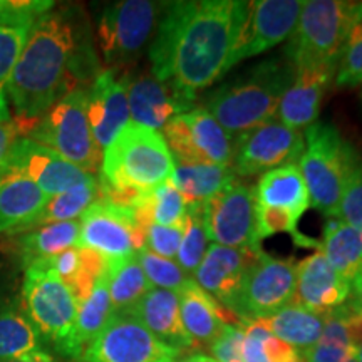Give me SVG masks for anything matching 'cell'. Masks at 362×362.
Here are the masks:
<instances>
[{
	"instance_id": "cell-28",
	"label": "cell",
	"mask_w": 362,
	"mask_h": 362,
	"mask_svg": "<svg viewBox=\"0 0 362 362\" xmlns=\"http://www.w3.org/2000/svg\"><path fill=\"white\" fill-rule=\"evenodd\" d=\"M112 312L115 310H112L110 288H107V277L104 275L96 284L88 300L79 305L74 327L66 337V341L57 347L59 354L67 357V359L81 362V357H83L88 344L101 332Z\"/></svg>"
},
{
	"instance_id": "cell-52",
	"label": "cell",
	"mask_w": 362,
	"mask_h": 362,
	"mask_svg": "<svg viewBox=\"0 0 362 362\" xmlns=\"http://www.w3.org/2000/svg\"><path fill=\"white\" fill-rule=\"evenodd\" d=\"M357 361L362 362V344L359 347H357Z\"/></svg>"
},
{
	"instance_id": "cell-42",
	"label": "cell",
	"mask_w": 362,
	"mask_h": 362,
	"mask_svg": "<svg viewBox=\"0 0 362 362\" xmlns=\"http://www.w3.org/2000/svg\"><path fill=\"white\" fill-rule=\"evenodd\" d=\"M185 235L183 226H161L153 223L146 232V245L149 252L156 253V255L165 257V259L173 260L178 255L181 240Z\"/></svg>"
},
{
	"instance_id": "cell-27",
	"label": "cell",
	"mask_w": 362,
	"mask_h": 362,
	"mask_svg": "<svg viewBox=\"0 0 362 362\" xmlns=\"http://www.w3.org/2000/svg\"><path fill=\"white\" fill-rule=\"evenodd\" d=\"M255 200L259 206L288 211L300 220L310 208V197L298 165L267 171L255 187Z\"/></svg>"
},
{
	"instance_id": "cell-23",
	"label": "cell",
	"mask_w": 362,
	"mask_h": 362,
	"mask_svg": "<svg viewBox=\"0 0 362 362\" xmlns=\"http://www.w3.org/2000/svg\"><path fill=\"white\" fill-rule=\"evenodd\" d=\"M181 322L194 342L210 346L223 332L225 325H243L242 320L216 302L192 279L178 292Z\"/></svg>"
},
{
	"instance_id": "cell-29",
	"label": "cell",
	"mask_w": 362,
	"mask_h": 362,
	"mask_svg": "<svg viewBox=\"0 0 362 362\" xmlns=\"http://www.w3.org/2000/svg\"><path fill=\"white\" fill-rule=\"evenodd\" d=\"M79 230V220L39 226L17 235L13 240V252L19 257L24 269H27L34 262L51 259L67 248L78 247Z\"/></svg>"
},
{
	"instance_id": "cell-40",
	"label": "cell",
	"mask_w": 362,
	"mask_h": 362,
	"mask_svg": "<svg viewBox=\"0 0 362 362\" xmlns=\"http://www.w3.org/2000/svg\"><path fill=\"white\" fill-rule=\"evenodd\" d=\"M339 218L362 232V158L354 153L339 205Z\"/></svg>"
},
{
	"instance_id": "cell-1",
	"label": "cell",
	"mask_w": 362,
	"mask_h": 362,
	"mask_svg": "<svg viewBox=\"0 0 362 362\" xmlns=\"http://www.w3.org/2000/svg\"><path fill=\"white\" fill-rule=\"evenodd\" d=\"M247 12L248 2L242 0L161 4L149 45L153 76L194 103L198 90L228 72Z\"/></svg>"
},
{
	"instance_id": "cell-10",
	"label": "cell",
	"mask_w": 362,
	"mask_h": 362,
	"mask_svg": "<svg viewBox=\"0 0 362 362\" xmlns=\"http://www.w3.org/2000/svg\"><path fill=\"white\" fill-rule=\"evenodd\" d=\"M181 352L161 342L129 310L112 312L81 362H176Z\"/></svg>"
},
{
	"instance_id": "cell-33",
	"label": "cell",
	"mask_w": 362,
	"mask_h": 362,
	"mask_svg": "<svg viewBox=\"0 0 362 362\" xmlns=\"http://www.w3.org/2000/svg\"><path fill=\"white\" fill-rule=\"evenodd\" d=\"M107 288L112 310L124 312L131 310L136 302L146 293L153 285L148 282L146 275L139 265L138 255L126 257V259L107 260Z\"/></svg>"
},
{
	"instance_id": "cell-32",
	"label": "cell",
	"mask_w": 362,
	"mask_h": 362,
	"mask_svg": "<svg viewBox=\"0 0 362 362\" xmlns=\"http://www.w3.org/2000/svg\"><path fill=\"white\" fill-rule=\"evenodd\" d=\"M238 176L232 166L223 165H175L170 181L183 194L187 203H205L220 193Z\"/></svg>"
},
{
	"instance_id": "cell-54",
	"label": "cell",
	"mask_w": 362,
	"mask_h": 362,
	"mask_svg": "<svg viewBox=\"0 0 362 362\" xmlns=\"http://www.w3.org/2000/svg\"><path fill=\"white\" fill-rule=\"evenodd\" d=\"M302 362H304V361H302Z\"/></svg>"
},
{
	"instance_id": "cell-21",
	"label": "cell",
	"mask_w": 362,
	"mask_h": 362,
	"mask_svg": "<svg viewBox=\"0 0 362 362\" xmlns=\"http://www.w3.org/2000/svg\"><path fill=\"white\" fill-rule=\"evenodd\" d=\"M351 284L334 270L322 252L297 264L296 304L315 314H327L349 300Z\"/></svg>"
},
{
	"instance_id": "cell-22",
	"label": "cell",
	"mask_w": 362,
	"mask_h": 362,
	"mask_svg": "<svg viewBox=\"0 0 362 362\" xmlns=\"http://www.w3.org/2000/svg\"><path fill=\"white\" fill-rule=\"evenodd\" d=\"M129 312L138 317L149 332L170 347L180 352L197 347V342L189 337L181 322L180 297L176 292L156 287L149 288Z\"/></svg>"
},
{
	"instance_id": "cell-19",
	"label": "cell",
	"mask_w": 362,
	"mask_h": 362,
	"mask_svg": "<svg viewBox=\"0 0 362 362\" xmlns=\"http://www.w3.org/2000/svg\"><path fill=\"white\" fill-rule=\"evenodd\" d=\"M262 252V248H230L214 243L208 247L193 280L216 302L232 310L245 275Z\"/></svg>"
},
{
	"instance_id": "cell-2",
	"label": "cell",
	"mask_w": 362,
	"mask_h": 362,
	"mask_svg": "<svg viewBox=\"0 0 362 362\" xmlns=\"http://www.w3.org/2000/svg\"><path fill=\"white\" fill-rule=\"evenodd\" d=\"M98 72L88 25L78 8L52 7L37 17L8 83V103L21 134L62 96L94 81Z\"/></svg>"
},
{
	"instance_id": "cell-11",
	"label": "cell",
	"mask_w": 362,
	"mask_h": 362,
	"mask_svg": "<svg viewBox=\"0 0 362 362\" xmlns=\"http://www.w3.org/2000/svg\"><path fill=\"white\" fill-rule=\"evenodd\" d=\"M163 138L178 163L232 166V134L203 106H194L168 121Z\"/></svg>"
},
{
	"instance_id": "cell-20",
	"label": "cell",
	"mask_w": 362,
	"mask_h": 362,
	"mask_svg": "<svg viewBox=\"0 0 362 362\" xmlns=\"http://www.w3.org/2000/svg\"><path fill=\"white\" fill-rule=\"evenodd\" d=\"M128 104L131 123L149 129H160L175 116L193 110L194 103L176 93L168 84L160 83L153 72L133 78L129 74Z\"/></svg>"
},
{
	"instance_id": "cell-36",
	"label": "cell",
	"mask_w": 362,
	"mask_h": 362,
	"mask_svg": "<svg viewBox=\"0 0 362 362\" xmlns=\"http://www.w3.org/2000/svg\"><path fill=\"white\" fill-rule=\"evenodd\" d=\"M208 230L205 221V203H189L185 218V235L178 250V265L193 277L208 250Z\"/></svg>"
},
{
	"instance_id": "cell-49",
	"label": "cell",
	"mask_w": 362,
	"mask_h": 362,
	"mask_svg": "<svg viewBox=\"0 0 362 362\" xmlns=\"http://www.w3.org/2000/svg\"><path fill=\"white\" fill-rule=\"evenodd\" d=\"M351 300L349 304L354 307L357 312H361L362 314V272L357 277L352 280L351 284Z\"/></svg>"
},
{
	"instance_id": "cell-4",
	"label": "cell",
	"mask_w": 362,
	"mask_h": 362,
	"mask_svg": "<svg viewBox=\"0 0 362 362\" xmlns=\"http://www.w3.org/2000/svg\"><path fill=\"white\" fill-rule=\"evenodd\" d=\"M296 81V67L287 57H269L203 98L205 110L232 133L274 119L280 99Z\"/></svg>"
},
{
	"instance_id": "cell-25",
	"label": "cell",
	"mask_w": 362,
	"mask_h": 362,
	"mask_svg": "<svg viewBox=\"0 0 362 362\" xmlns=\"http://www.w3.org/2000/svg\"><path fill=\"white\" fill-rule=\"evenodd\" d=\"M52 357L21 302L0 296V362L49 361Z\"/></svg>"
},
{
	"instance_id": "cell-47",
	"label": "cell",
	"mask_w": 362,
	"mask_h": 362,
	"mask_svg": "<svg viewBox=\"0 0 362 362\" xmlns=\"http://www.w3.org/2000/svg\"><path fill=\"white\" fill-rule=\"evenodd\" d=\"M264 354L269 362H302V356L297 349L280 341L272 332L264 339Z\"/></svg>"
},
{
	"instance_id": "cell-5",
	"label": "cell",
	"mask_w": 362,
	"mask_h": 362,
	"mask_svg": "<svg viewBox=\"0 0 362 362\" xmlns=\"http://www.w3.org/2000/svg\"><path fill=\"white\" fill-rule=\"evenodd\" d=\"M354 2L307 0L284 56L296 72L322 71L336 76Z\"/></svg>"
},
{
	"instance_id": "cell-34",
	"label": "cell",
	"mask_w": 362,
	"mask_h": 362,
	"mask_svg": "<svg viewBox=\"0 0 362 362\" xmlns=\"http://www.w3.org/2000/svg\"><path fill=\"white\" fill-rule=\"evenodd\" d=\"M99 198V180L90 176L84 183L76 185L67 192L49 198L47 205L40 211L37 218L33 221L29 230L39 228V226L61 223V221H71L81 218L88 208ZM27 230V232H29Z\"/></svg>"
},
{
	"instance_id": "cell-39",
	"label": "cell",
	"mask_w": 362,
	"mask_h": 362,
	"mask_svg": "<svg viewBox=\"0 0 362 362\" xmlns=\"http://www.w3.org/2000/svg\"><path fill=\"white\" fill-rule=\"evenodd\" d=\"M187 210V200L170 180L151 192V216L155 225L183 226Z\"/></svg>"
},
{
	"instance_id": "cell-3",
	"label": "cell",
	"mask_w": 362,
	"mask_h": 362,
	"mask_svg": "<svg viewBox=\"0 0 362 362\" xmlns=\"http://www.w3.org/2000/svg\"><path fill=\"white\" fill-rule=\"evenodd\" d=\"M175 161L163 134L131 123L103 151L99 197L133 208L171 178Z\"/></svg>"
},
{
	"instance_id": "cell-43",
	"label": "cell",
	"mask_w": 362,
	"mask_h": 362,
	"mask_svg": "<svg viewBox=\"0 0 362 362\" xmlns=\"http://www.w3.org/2000/svg\"><path fill=\"white\" fill-rule=\"evenodd\" d=\"M243 339L245 325H225L223 332L210 344L211 359L216 362H243Z\"/></svg>"
},
{
	"instance_id": "cell-44",
	"label": "cell",
	"mask_w": 362,
	"mask_h": 362,
	"mask_svg": "<svg viewBox=\"0 0 362 362\" xmlns=\"http://www.w3.org/2000/svg\"><path fill=\"white\" fill-rule=\"evenodd\" d=\"M354 359H357V347L354 346L317 342L310 349L302 352L304 362H349Z\"/></svg>"
},
{
	"instance_id": "cell-24",
	"label": "cell",
	"mask_w": 362,
	"mask_h": 362,
	"mask_svg": "<svg viewBox=\"0 0 362 362\" xmlns=\"http://www.w3.org/2000/svg\"><path fill=\"white\" fill-rule=\"evenodd\" d=\"M49 198L25 176H0V233L12 237L27 232Z\"/></svg>"
},
{
	"instance_id": "cell-37",
	"label": "cell",
	"mask_w": 362,
	"mask_h": 362,
	"mask_svg": "<svg viewBox=\"0 0 362 362\" xmlns=\"http://www.w3.org/2000/svg\"><path fill=\"white\" fill-rule=\"evenodd\" d=\"M359 84H362V2H356L337 66L336 86L349 89Z\"/></svg>"
},
{
	"instance_id": "cell-41",
	"label": "cell",
	"mask_w": 362,
	"mask_h": 362,
	"mask_svg": "<svg viewBox=\"0 0 362 362\" xmlns=\"http://www.w3.org/2000/svg\"><path fill=\"white\" fill-rule=\"evenodd\" d=\"M81 264L74 280L69 285L72 296H74L78 305L84 304L90 293H93L96 284L101 280L107 272V259H104L101 253L89 250V248H79Z\"/></svg>"
},
{
	"instance_id": "cell-9",
	"label": "cell",
	"mask_w": 362,
	"mask_h": 362,
	"mask_svg": "<svg viewBox=\"0 0 362 362\" xmlns=\"http://www.w3.org/2000/svg\"><path fill=\"white\" fill-rule=\"evenodd\" d=\"M161 4L123 0L110 4L98 22V44L110 69H121L141 56L160 17Z\"/></svg>"
},
{
	"instance_id": "cell-45",
	"label": "cell",
	"mask_w": 362,
	"mask_h": 362,
	"mask_svg": "<svg viewBox=\"0 0 362 362\" xmlns=\"http://www.w3.org/2000/svg\"><path fill=\"white\" fill-rule=\"evenodd\" d=\"M270 330L265 327L262 320H252L245 324V339H243V362H269L264 354V339L269 336Z\"/></svg>"
},
{
	"instance_id": "cell-14",
	"label": "cell",
	"mask_w": 362,
	"mask_h": 362,
	"mask_svg": "<svg viewBox=\"0 0 362 362\" xmlns=\"http://www.w3.org/2000/svg\"><path fill=\"white\" fill-rule=\"evenodd\" d=\"M304 149L305 139L300 131L270 119L237 136L232 170L237 176H255L285 165H297Z\"/></svg>"
},
{
	"instance_id": "cell-31",
	"label": "cell",
	"mask_w": 362,
	"mask_h": 362,
	"mask_svg": "<svg viewBox=\"0 0 362 362\" xmlns=\"http://www.w3.org/2000/svg\"><path fill=\"white\" fill-rule=\"evenodd\" d=\"M320 252L349 284L362 272V232L354 226L341 220H330L324 228Z\"/></svg>"
},
{
	"instance_id": "cell-18",
	"label": "cell",
	"mask_w": 362,
	"mask_h": 362,
	"mask_svg": "<svg viewBox=\"0 0 362 362\" xmlns=\"http://www.w3.org/2000/svg\"><path fill=\"white\" fill-rule=\"evenodd\" d=\"M128 72L99 71L88 89V121L94 141L104 151L129 124Z\"/></svg>"
},
{
	"instance_id": "cell-46",
	"label": "cell",
	"mask_w": 362,
	"mask_h": 362,
	"mask_svg": "<svg viewBox=\"0 0 362 362\" xmlns=\"http://www.w3.org/2000/svg\"><path fill=\"white\" fill-rule=\"evenodd\" d=\"M49 264H51L52 269L56 270V274L59 275V277L62 279V282L69 287V285L72 284V280H74V277H76V274H78V270H79V264H81L79 247L67 248V250L51 257V259H49Z\"/></svg>"
},
{
	"instance_id": "cell-51",
	"label": "cell",
	"mask_w": 362,
	"mask_h": 362,
	"mask_svg": "<svg viewBox=\"0 0 362 362\" xmlns=\"http://www.w3.org/2000/svg\"><path fill=\"white\" fill-rule=\"evenodd\" d=\"M7 362H59L56 357H52V359L49 361H7Z\"/></svg>"
},
{
	"instance_id": "cell-53",
	"label": "cell",
	"mask_w": 362,
	"mask_h": 362,
	"mask_svg": "<svg viewBox=\"0 0 362 362\" xmlns=\"http://www.w3.org/2000/svg\"><path fill=\"white\" fill-rule=\"evenodd\" d=\"M349 362H359V361H357V359H354V361H349Z\"/></svg>"
},
{
	"instance_id": "cell-48",
	"label": "cell",
	"mask_w": 362,
	"mask_h": 362,
	"mask_svg": "<svg viewBox=\"0 0 362 362\" xmlns=\"http://www.w3.org/2000/svg\"><path fill=\"white\" fill-rule=\"evenodd\" d=\"M21 138V129L13 119L0 121V176L6 170L8 155H11L13 144Z\"/></svg>"
},
{
	"instance_id": "cell-38",
	"label": "cell",
	"mask_w": 362,
	"mask_h": 362,
	"mask_svg": "<svg viewBox=\"0 0 362 362\" xmlns=\"http://www.w3.org/2000/svg\"><path fill=\"white\" fill-rule=\"evenodd\" d=\"M136 255H138L139 265H141L148 282L153 287L166 288V291L178 293L192 280V277L185 274V270L178 265V262L156 255L148 248H141Z\"/></svg>"
},
{
	"instance_id": "cell-7",
	"label": "cell",
	"mask_w": 362,
	"mask_h": 362,
	"mask_svg": "<svg viewBox=\"0 0 362 362\" xmlns=\"http://www.w3.org/2000/svg\"><path fill=\"white\" fill-rule=\"evenodd\" d=\"M25 138L56 151L84 173L94 175L101 166L103 151L90 133L88 89L84 88L71 90L54 103L34 121Z\"/></svg>"
},
{
	"instance_id": "cell-35",
	"label": "cell",
	"mask_w": 362,
	"mask_h": 362,
	"mask_svg": "<svg viewBox=\"0 0 362 362\" xmlns=\"http://www.w3.org/2000/svg\"><path fill=\"white\" fill-rule=\"evenodd\" d=\"M34 22L21 21L0 24V121L12 119L11 106H8V83Z\"/></svg>"
},
{
	"instance_id": "cell-8",
	"label": "cell",
	"mask_w": 362,
	"mask_h": 362,
	"mask_svg": "<svg viewBox=\"0 0 362 362\" xmlns=\"http://www.w3.org/2000/svg\"><path fill=\"white\" fill-rule=\"evenodd\" d=\"M21 307L45 346L56 351L74 327L79 310L71 288L56 274L49 259L34 262L25 269Z\"/></svg>"
},
{
	"instance_id": "cell-16",
	"label": "cell",
	"mask_w": 362,
	"mask_h": 362,
	"mask_svg": "<svg viewBox=\"0 0 362 362\" xmlns=\"http://www.w3.org/2000/svg\"><path fill=\"white\" fill-rule=\"evenodd\" d=\"M302 0H257L248 2V12L228 59V71L238 62L269 51L288 39L296 29Z\"/></svg>"
},
{
	"instance_id": "cell-50",
	"label": "cell",
	"mask_w": 362,
	"mask_h": 362,
	"mask_svg": "<svg viewBox=\"0 0 362 362\" xmlns=\"http://www.w3.org/2000/svg\"><path fill=\"white\" fill-rule=\"evenodd\" d=\"M178 362H216V361L211 359L210 356H205V354H192V356L185 357V359H180Z\"/></svg>"
},
{
	"instance_id": "cell-17",
	"label": "cell",
	"mask_w": 362,
	"mask_h": 362,
	"mask_svg": "<svg viewBox=\"0 0 362 362\" xmlns=\"http://www.w3.org/2000/svg\"><path fill=\"white\" fill-rule=\"evenodd\" d=\"M8 173L29 178L47 197H57L94 176L84 173L78 166L59 156L56 151L25 136L17 139L8 155L4 175Z\"/></svg>"
},
{
	"instance_id": "cell-12",
	"label": "cell",
	"mask_w": 362,
	"mask_h": 362,
	"mask_svg": "<svg viewBox=\"0 0 362 362\" xmlns=\"http://www.w3.org/2000/svg\"><path fill=\"white\" fill-rule=\"evenodd\" d=\"M297 264L292 259H275L262 252L240 288L232 312L245 325L267 319L296 302Z\"/></svg>"
},
{
	"instance_id": "cell-26",
	"label": "cell",
	"mask_w": 362,
	"mask_h": 362,
	"mask_svg": "<svg viewBox=\"0 0 362 362\" xmlns=\"http://www.w3.org/2000/svg\"><path fill=\"white\" fill-rule=\"evenodd\" d=\"M334 78L336 76L322 71L296 72V81L280 99L275 112L277 119L297 131L317 123L324 93Z\"/></svg>"
},
{
	"instance_id": "cell-6",
	"label": "cell",
	"mask_w": 362,
	"mask_h": 362,
	"mask_svg": "<svg viewBox=\"0 0 362 362\" xmlns=\"http://www.w3.org/2000/svg\"><path fill=\"white\" fill-rule=\"evenodd\" d=\"M305 149L298 170L309 189L310 205L325 216L339 218V205L356 149L332 124L314 123L305 129Z\"/></svg>"
},
{
	"instance_id": "cell-13",
	"label": "cell",
	"mask_w": 362,
	"mask_h": 362,
	"mask_svg": "<svg viewBox=\"0 0 362 362\" xmlns=\"http://www.w3.org/2000/svg\"><path fill=\"white\" fill-rule=\"evenodd\" d=\"M79 248L117 260L134 255L146 245V232L138 225L133 208L99 197L79 218Z\"/></svg>"
},
{
	"instance_id": "cell-15",
	"label": "cell",
	"mask_w": 362,
	"mask_h": 362,
	"mask_svg": "<svg viewBox=\"0 0 362 362\" xmlns=\"http://www.w3.org/2000/svg\"><path fill=\"white\" fill-rule=\"evenodd\" d=\"M208 238L230 248H260L255 187L238 178L205 202Z\"/></svg>"
},
{
	"instance_id": "cell-30",
	"label": "cell",
	"mask_w": 362,
	"mask_h": 362,
	"mask_svg": "<svg viewBox=\"0 0 362 362\" xmlns=\"http://www.w3.org/2000/svg\"><path fill=\"white\" fill-rule=\"evenodd\" d=\"M324 317L325 314H315L293 302L260 320L275 337L293 349L304 352L319 342L324 329Z\"/></svg>"
}]
</instances>
